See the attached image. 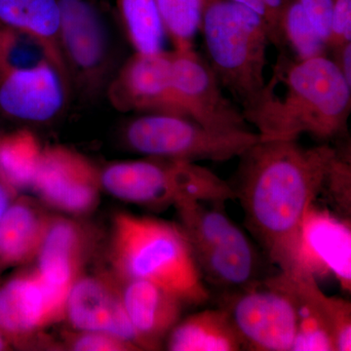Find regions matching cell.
Masks as SVG:
<instances>
[{
    "label": "cell",
    "instance_id": "cell-2",
    "mask_svg": "<svg viewBox=\"0 0 351 351\" xmlns=\"http://www.w3.org/2000/svg\"><path fill=\"white\" fill-rule=\"evenodd\" d=\"M241 112L260 140H299L307 134L328 143L348 133L351 86L327 55H281L262 91Z\"/></svg>",
    "mask_w": 351,
    "mask_h": 351
},
{
    "label": "cell",
    "instance_id": "cell-9",
    "mask_svg": "<svg viewBox=\"0 0 351 351\" xmlns=\"http://www.w3.org/2000/svg\"><path fill=\"white\" fill-rule=\"evenodd\" d=\"M176 101L182 114L219 132L250 130L241 110L223 92L209 64L193 48L171 52Z\"/></svg>",
    "mask_w": 351,
    "mask_h": 351
},
{
    "label": "cell",
    "instance_id": "cell-18",
    "mask_svg": "<svg viewBox=\"0 0 351 351\" xmlns=\"http://www.w3.org/2000/svg\"><path fill=\"white\" fill-rule=\"evenodd\" d=\"M89 233L71 219L51 217L36 256V271L45 282L69 295L71 286L82 276L90 251Z\"/></svg>",
    "mask_w": 351,
    "mask_h": 351
},
{
    "label": "cell",
    "instance_id": "cell-6",
    "mask_svg": "<svg viewBox=\"0 0 351 351\" xmlns=\"http://www.w3.org/2000/svg\"><path fill=\"white\" fill-rule=\"evenodd\" d=\"M221 206L188 200L175 208L203 281L230 293L261 281V261L246 233Z\"/></svg>",
    "mask_w": 351,
    "mask_h": 351
},
{
    "label": "cell",
    "instance_id": "cell-7",
    "mask_svg": "<svg viewBox=\"0 0 351 351\" xmlns=\"http://www.w3.org/2000/svg\"><path fill=\"white\" fill-rule=\"evenodd\" d=\"M124 138L144 156L195 162H225L239 157L258 141L251 130L219 132L170 113L152 112L129 122Z\"/></svg>",
    "mask_w": 351,
    "mask_h": 351
},
{
    "label": "cell",
    "instance_id": "cell-27",
    "mask_svg": "<svg viewBox=\"0 0 351 351\" xmlns=\"http://www.w3.org/2000/svg\"><path fill=\"white\" fill-rule=\"evenodd\" d=\"M319 197L324 198L330 209L346 219L351 217L350 145L336 147L328 166Z\"/></svg>",
    "mask_w": 351,
    "mask_h": 351
},
{
    "label": "cell",
    "instance_id": "cell-28",
    "mask_svg": "<svg viewBox=\"0 0 351 351\" xmlns=\"http://www.w3.org/2000/svg\"><path fill=\"white\" fill-rule=\"evenodd\" d=\"M322 304L334 338L336 351H350V302L337 295H327L323 292Z\"/></svg>",
    "mask_w": 351,
    "mask_h": 351
},
{
    "label": "cell",
    "instance_id": "cell-16",
    "mask_svg": "<svg viewBox=\"0 0 351 351\" xmlns=\"http://www.w3.org/2000/svg\"><path fill=\"white\" fill-rule=\"evenodd\" d=\"M113 99L123 110H152L184 117L173 91L171 52H136L113 85Z\"/></svg>",
    "mask_w": 351,
    "mask_h": 351
},
{
    "label": "cell",
    "instance_id": "cell-13",
    "mask_svg": "<svg viewBox=\"0 0 351 351\" xmlns=\"http://www.w3.org/2000/svg\"><path fill=\"white\" fill-rule=\"evenodd\" d=\"M64 75L49 60L0 71V112L10 119L44 122L61 112Z\"/></svg>",
    "mask_w": 351,
    "mask_h": 351
},
{
    "label": "cell",
    "instance_id": "cell-35",
    "mask_svg": "<svg viewBox=\"0 0 351 351\" xmlns=\"http://www.w3.org/2000/svg\"><path fill=\"white\" fill-rule=\"evenodd\" d=\"M8 346V341H7L5 337H4L3 335L1 334V332H0V350H6Z\"/></svg>",
    "mask_w": 351,
    "mask_h": 351
},
{
    "label": "cell",
    "instance_id": "cell-5",
    "mask_svg": "<svg viewBox=\"0 0 351 351\" xmlns=\"http://www.w3.org/2000/svg\"><path fill=\"white\" fill-rule=\"evenodd\" d=\"M103 191L124 202L165 209L188 200L225 204L234 200L232 184L195 162L147 156L120 161L101 171Z\"/></svg>",
    "mask_w": 351,
    "mask_h": 351
},
{
    "label": "cell",
    "instance_id": "cell-12",
    "mask_svg": "<svg viewBox=\"0 0 351 351\" xmlns=\"http://www.w3.org/2000/svg\"><path fill=\"white\" fill-rule=\"evenodd\" d=\"M66 299L36 270L18 274L0 287V332L8 343H29L64 319Z\"/></svg>",
    "mask_w": 351,
    "mask_h": 351
},
{
    "label": "cell",
    "instance_id": "cell-26",
    "mask_svg": "<svg viewBox=\"0 0 351 351\" xmlns=\"http://www.w3.org/2000/svg\"><path fill=\"white\" fill-rule=\"evenodd\" d=\"M165 34L175 50L193 48V40L199 31L202 0H156Z\"/></svg>",
    "mask_w": 351,
    "mask_h": 351
},
{
    "label": "cell",
    "instance_id": "cell-22",
    "mask_svg": "<svg viewBox=\"0 0 351 351\" xmlns=\"http://www.w3.org/2000/svg\"><path fill=\"white\" fill-rule=\"evenodd\" d=\"M164 345L170 351L243 350L232 318L221 306L182 318L169 332Z\"/></svg>",
    "mask_w": 351,
    "mask_h": 351
},
{
    "label": "cell",
    "instance_id": "cell-30",
    "mask_svg": "<svg viewBox=\"0 0 351 351\" xmlns=\"http://www.w3.org/2000/svg\"><path fill=\"white\" fill-rule=\"evenodd\" d=\"M348 43H351V0H332L328 48L335 49Z\"/></svg>",
    "mask_w": 351,
    "mask_h": 351
},
{
    "label": "cell",
    "instance_id": "cell-24",
    "mask_svg": "<svg viewBox=\"0 0 351 351\" xmlns=\"http://www.w3.org/2000/svg\"><path fill=\"white\" fill-rule=\"evenodd\" d=\"M121 19L136 52L163 51L164 29L156 0H117Z\"/></svg>",
    "mask_w": 351,
    "mask_h": 351
},
{
    "label": "cell",
    "instance_id": "cell-33",
    "mask_svg": "<svg viewBox=\"0 0 351 351\" xmlns=\"http://www.w3.org/2000/svg\"><path fill=\"white\" fill-rule=\"evenodd\" d=\"M14 191L0 182V218L13 202Z\"/></svg>",
    "mask_w": 351,
    "mask_h": 351
},
{
    "label": "cell",
    "instance_id": "cell-10",
    "mask_svg": "<svg viewBox=\"0 0 351 351\" xmlns=\"http://www.w3.org/2000/svg\"><path fill=\"white\" fill-rule=\"evenodd\" d=\"M32 189L47 206L71 216L93 212L103 191L100 171L86 157L61 145L43 149Z\"/></svg>",
    "mask_w": 351,
    "mask_h": 351
},
{
    "label": "cell",
    "instance_id": "cell-29",
    "mask_svg": "<svg viewBox=\"0 0 351 351\" xmlns=\"http://www.w3.org/2000/svg\"><path fill=\"white\" fill-rule=\"evenodd\" d=\"M66 348L75 351L138 350L125 339L103 332L76 331L66 337Z\"/></svg>",
    "mask_w": 351,
    "mask_h": 351
},
{
    "label": "cell",
    "instance_id": "cell-11",
    "mask_svg": "<svg viewBox=\"0 0 351 351\" xmlns=\"http://www.w3.org/2000/svg\"><path fill=\"white\" fill-rule=\"evenodd\" d=\"M294 272L332 277L351 292V223L330 208L314 202L302 219Z\"/></svg>",
    "mask_w": 351,
    "mask_h": 351
},
{
    "label": "cell",
    "instance_id": "cell-23",
    "mask_svg": "<svg viewBox=\"0 0 351 351\" xmlns=\"http://www.w3.org/2000/svg\"><path fill=\"white\" fill-rule=\"evenodd\" d=\"M43 147L31 131L16 130L0 135V182L16 191L32 189Z\"/></svg>",
    "mask_w": 351,
    "mask_h": 351
},
{
    "label": "cell",
    "instance_id": "cell-1",
    "mask_svg": "<svg viewBox=\"0 0 351 351\" xmlns=\"http://www.w3.org/2000/svg\"><path fill=\"white\" fill-rule=\"evenodd\" d=\"M336 147L298 140L262 141L239 157L235 199L245 225L279 272L294 269L302 219L319 198Z\"/></svg>",
    "mask_w": 351,
    "mask_h": 351
},
{
    "label": "cell",
    "instance_id": "cell-32",
    "mask_svg": "<svg viewBox=\"0 0 351 351\" xmlns=\"http://www.w3.org/2000/svg\"><path fill=\"white\" fill-rule=\"evenodd\" d=\"M334 62L336 63L346 82L351 86V43L335 48Z\"/></svg>",
    "mask_w": 351,
    "mask_h": 351
},
{
    "label": "cell",
    "instance_id": "cell-8",
    "mask_svg": "<svg viewBox=\"0 0 351 351\" xmlns=\"http://www.w3.org/2000/svg\"><path fill=\"white\" fill-rule=\"evenodd\" d=\"M225 298L226 309L243 350L291 351L297 330L294 302L276 276Z\"/></svg>",
    "mask_w": 351,
    "mask_h": 351
},
{
    "label": "cell",
    "instance_id": "cell-4",
    "mask_svg": "<svg viewBox=\"0 0 351 351\" xmlns=\"http://www.w3.org/2000/svg\"><path fill=\"white\" fill-rule=\"evenodd\" d=\"M200 29L209 66L244 108L265 86L269 31L265 21L232 0H202Z\"/></svg>",
    "mask_w": 351,
    "mask_h": 351
},
{
    "label": "cell",
    "instance_id": "cell-3",
    "mask_svg": "<svg viewBox=\"0 0 351 351\" xmlns=\"http://www.w3.org/2000/svg\"><path fill=\"white\" fill-rule=\"evenodd\" d=\"M113 276L160 286L186 306L210 299L179 223L119 212L113 218L110 248Z\"/></svg>",
    "mask_w": 351,
    "mask_h": 351
},
{
    "label": "cell",
    "instance_id": "cell-20",
    "mask_svg": "<svg viewBox=\"0 0 351 351\" xmlns=\"http://www.w3.org/2000/svg\"><path fill=\"white\" fill-rule=\"evenodd\" d=\"M60 21L58 0H0V25L36 41L46 58L64 75Z\"/></svg>",
    "mask_w": 351,
    "mask_h": 351
},
{
    "label": "cell",
    "instance_id": "cell-25",
    "mask_svg": "<svg viewBox=\"0 0 351 351\" xmlns=\"http://www.w3.org/2000/svg\"><path fill=\"white\" fill-rule=\"evenodd\" d=\"M283 43H287L297 55V59L326 55L327 45L299 0H288L281 19Z\"/></svg>",
    "mask_w": 351,
    "mask_h": 351
},
{
    "label": "cell",
    "instance_id": "cell-17",
    "mask_svg": "<svg viewBox=\"0 0 351 351\" xmlns=\"http://www.w3.org/2000/svg\"><path fill=\"white\" fill-rule=\"evenodd\" d=\"M127 316L143 350H160L186 306L177 295L141 279L119 280Z\"/></svg>",
    "mask_w": 351,
    "mask_h": 351
},
{
    "label": "cell",
    "instance_id": "cell-15",
    "mask_svg": "<svg viewBox=\"0 0 351 351\" xmlns=\"http://www.w3.org/2000/svg\"><path fill=\"white\" fill-rule=\"evenodd\" d=\"M60 45L64 61L86 80L101 77L108 60V38L104 20L92 0H58Z\"/></svg>",
    "mask_w": 351,
    "mask_h": 351
},
{
    "label": "cell",
    "instance_id": "cell-31",
    "mask_svg": "<svg viewBox=\"0 0 351 351\" xmlns=\"http://www.w3.org/2000/svg\"><path fill=\"white\" fill-rule=\"evenodd\" d=\"M324 43L330 36L332 0H299ZM328 47V46H327Z\"/></svg>",
    "mask_w": 351,
    "mask_h": 351
},
{
    "label": "cell",
    "instance_id": "cell-19",
    "mask_svg": "<svg viewBox=\"0 0 351 351\" xmlns=\"http://www.w3.org/2000/svg\"><path fill=\"white\" fill-rule=\"evenodd\" d=\"M276 277L294 302L297 330L291 351H336L317 280L302 272Z\"/></svg>",
    "mask_w": 351,
    "mask_h": 351
},
{
    "label": "cell",
    "instance_id": "cell-21",
    "mask_svg": "<svg viewBox=\"0 0 351 351\" xmlns=\"http://www.w3.org/2000/svg\"><path fill=\"white\" fill-rule=\"evenodd\" d=\"M51 217L29 200L13 201L0 218V265L36 260Z\"/></svg>",
    "mask_w": 351,
    "mask_h": 351
},
{
    "label": "cell",
    "instance_id": "cell-34",
    "mask_svg": "<svg viewBox=\"0 0 351 351\" xmlns=\"http://www.w3.org/2000/svg\"><path fill=\"white\" fill-rule=\"evenodd\" d=\"M232 1L237 2V3L242 4V5L247 6L255 11L267 23V13L262 0H232Z\"/></svg>",
    "mask_w": 351,
    "mask_h": 351
},
{
    "label": "cell",
    "instance_id": "cell-14",
    "mask_svg": "<svg viewBox=\"0 0 351 351\" xmlns=\"http://www.w3.org/2000/svg\"><path fill=\"white\" fill-rule=\"evenodd\" d=\"M64 318L75 331L103 332L141 348L127 316L119 281L101 276H80L69 290Z\"/></svg>",
    "mask_w": 351,
    "mask_h": 351
}]
</instances>
